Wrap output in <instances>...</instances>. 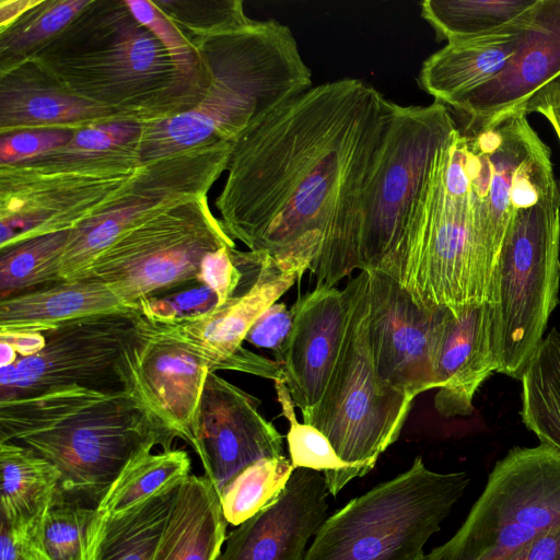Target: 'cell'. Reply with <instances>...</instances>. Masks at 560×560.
I'll list each match as a JSON object with an SVG mask.
<instances>
[{
    "label": "cell",
    "instance_id": "6da1fadb",
    "mask_svg": "<svg viewBox=\"0 0 560 560\" xmlns=\"http://www.w3.org/2000/svg\"><path fill=\"white\" fill-rule=\"evenodd\" d=\"M394 103L345 78L310 88L232 151L228 232L252 252L310 264L315 287L357 269L360 194Z\"/></svg>",
    "mask_w": 560,
    "mask_h": 560
},
{
    "label": "cell",
    "instance_id": "7a4b0ae2",
    "mask_svg": "<svg viewBox=\"0 0 560 560\" xmlns=\"http://www.w3.org/2000/svg\"><path fill=\"white\" fill-rule=\"evenodd\" d=\"M5 441L54 464L62 497L95 506L132 457L158 445L125 390L78 385L0 400V442Z\"/></svg>",
    "mask_w": 560,
    "mask_h": 560
},
{
    "label": "cell",
    "instance_id": "3957f363",
    "mask_svg": "<svg viewBox=\"0 0 560 560\" xmlns=\"http://www.w3.org/2000/svg\"><path fill=\"white\" fill-rule=\"evenodd\" d=\"M312 86L311 69L292 31L275 20L250 21L222 39L219 72L203 103L158 124L148 152L170 154L215 132L236 145L275 110Z\"/></svg>",
    "mask_w": 560,
    "mask_h": 560
},
{
    "label": "cell",
    "instance_id": "277c9868",
    "mask_svg": "<svg viewBox=\"0 0 560 560\" xmlns=\"http://www.w3.org/2000/svg\"><path fill=\"white\" fill-rule=\"evenodd\" d=\"M383 272L422 308H447L456 316L486 301L471 220L466 140L458 127L440 150Z\"/></svg>",
    "mask_w": 560,
    "mask_h": 560
},
{
    "label": "cell",
    "instance_id": "5b68a950",
    "mask_svg": "<svg viewBox=\"0 0 560 560\" xmlns=\"http://www.w3.org/2000/svg\"><path fill=\"white\" fill-rule=\"evenodd\" d=\"M468 485L466 471H433L417 456L327 517L303 560H424V545Z\"/></svg>",
    "mask_w": 560,
    "mask_h": 560
},
{
    "label": "cell",
    "instance_id": "8992f818",
    "mask_svg": "<svg viewBox=\"0 0 560 560\" xmlns=\"http://www.w3.org/2000/svg\"><path fill=\"white\" fill-rule=\"evenodd\" d=\"M560 187L557 182L513 219L492 272L486 301L492 308L498 373L521 380L544 340L559 303Z\"/></svg>",
    "mask_w": 560,
    "mask_h": 560
},
{
    "label": "cell",
    "instance_id": "52a82bcc",
    "mask_svg": "<svg viewBox=\"0 0 560 560\" xmlns=\"http://www.w3.org/2000/svg\"><path fill=\"white\" fill-rule=\"evenodd\" d=\"M349 316L343 341L320 401L302 415L349 465L346 485L370 472L400 435L412 399L377 376L369 339V276L361 270L345 287Z\"/></svg>",
    "mask_w": 560,
    "mask_h": 560
},
{
    "label": "cell",
    "instance_id": "ba28073f",
    "mask_svg": "<svg viewBox=\"0 0 560 560\" xmlns=\"http://www.w3.org/2000/svg\"><path fill=\"white\" fill-rule=\"evenodd\" d=\"M456 129L450 108L442 103H394L360 194L357 269L386 268L440 150Z\"/></svg>",
    "mask_w": 560,
    "mask_h": 560
},
{
    "label": "cell",
    "instance_id": "9c48e42d",
    "mask_svg": "<svg viewBox=\"0 0 560 560\" xmlns=\"http://www.w3.org/2000/svg\"><path fill=\"white\" fill-rule=\"evenodd\" d=\"M462 132L475 243L487 293L516 211L558 180L550 150L529 125L524 108L465 125Z\"/></svg>",
    "mask_w": 560,
    "mask_h": 560
},
{
    "label": "cell",
    "instance_id": "30bf717a",
    "mask_svg": "<svg viewBox=\"0 0 560 560\" xmlns=\"http://www.w3.org/2000/svg\"><path fill=\"white\" fill-rule=\"evenodd\" d=\"M560 527V452L540 443L513 447L458 530L424 560H510Z\"/></svg>",
    "mask_w": 560,
    "mask_h": 560
},
{
    "label": "cell",
    "instance_id": "8fae6325",
    "mask_svg": "<svg viewBox=\"0 0 560 560\" xmlns=\"http://www.w3.org/2000/svg\"><path fill=\"white\" fill-rule=\"evenodd\" d=\"M306 270H310V264L305 261L276 259L262 253L249 283L243 285L242 281L236 293L213 310L168 323H152L138 315L137 324L144 331L185 348L206 362L211 372L233 370L273 382L284 381L283 370L277 361L258 355L242 345L260 315Z\"/></svg>",
    "mask_w": 560,
    "mask_h": 560
},
{
    "label": "cell",
    "instance_id": "7c38bea8",
    "mask_svg": "<svg viewBox=\"0 0 560 560\" xmlns=\"http://www.w3.org/2000/svg\"><path fill=\"white\" fill-rule=\"evenodd\" d=\"M223 246L234 247V244L211 223L152 221L115 242L81 278L103 281L137 312L140 301L198 281L203 257Z\"/></svg>",
    "mask_w": 560,
    "mask_h": 560
},
{
    "label": "cell",
    "instance_id": "4fadbf2b",
    "mask_svg": "<svg viewBox=\"0 0 560 560\" xmlns=\"http://www.w3.org/2000/svg\"><path fill=\"white\" fill-rule=\"evenodd\" d=\"M139 314L78 318L43 331L45 346L0 368V400L36 396L69 385L124 390L117 363Z\"/></svg>",
    "mask_w": 560,
    "mask_h": 560
},
{
    "label": "cell",
    "instance_id": "5bb4252c",
    "mask_svg": "<svg viewBox=\"0 0 560 560\" xmlns=\"http://www.w3.org/2000/svg\"><path fill=\"white\" fill-rule=\"evenodd\" d=\"M117 372L162 451L173 450L176 439L195 451L198 408L210 372L206 362L176 342L144 331L136 318Z\"/></svg>",
    "mask_w": 560,
    "mask_h": 560
},
{
    "label": "cell",
    "instance_id": "9a60e30c",
    "mask_svg": "<svg viewBox=\"0 0 560 560\" xmlns=\"http://www.w3.org/2000/svg\"><path fill=\"white\" fill-rule=\"evenodd\" d=\"M369 276V339L377 376L412 400L439 387L438 360L447 308L420 307L392 276Z\"/></svg>",
    "mask_w": 560,
    "mask_h": 560
},
{
    "label": "cell",
    "instance_id": "2e32d148",
    "mask_svg": "<svg viewBox=\"0 0 560 560\" xmlns=\"http://www.w3.org/2000/svg\"><path fill=\"white\" fill-rule=\"evenodd\" d=\"M196 448L219 495L245 468L283 455V436L259 411V400L209 372L197 416Z\"/></svg>",
    "mask_w": 560,
    "mask_h": 560
},
{
    "label": "cell",
    "instance_id": "e0dca14e",
    "mask_svg": "<svg viewBox=\"0 0 560 560\" xmlns=\"http://www.w3.org/2000/svg\"><path fill=\"white\" fill-rule=\"evenodd\" d=\"M328 493L324 474L295 468L272 503L226 536L217 560H303L327 518Z\"/></svg>",
    "mask_w": 560,
    "mask_h": 560
},
{
    "label": "cell",
    "instance_id": "ac0fdd59",
    "mask_svg": "<svg viewBox=\"0 0 560 560\" xmlns=\"http://www.w3.org/2000/svg\"><path fill=\"white\" fill-rule=\"evenodd\" d=\"M293 326L276 358L302 415L322 399L338 358L349 316L345 289L314 287L292 305Z\"/></svg>",
    "mask_w": 560,
    "mask_h": 560
},
{
    "label": "cell",
    "instance_id": "d6986e66",
    "mask_svg": "<svg viewBox=\"0 0 560 560\" xmlns=\"http://www.w3.org/2000/svg\"><path fill=\"white\" fill-rule=\"evenodd\" d=\"M529 12L522 44L505 68L448 106L466 117V125L524 108L560 75V0H536Z\"/></svg>",
    "mask_w": 560,
    "mask_h": 560
},
{
    "label": "cell",
    "instance_id": "ffe728a7",
    "mask_svg": "<svg viewBox=\"0 0 560 560\" xmlns=\"http://www.w3.org/2000/svg\"><path fill=\"white\" fill-rule=\"evenodd\" d=\"M498 371L489 302L447 312L438 360L435 410L445 418L469 416L480 385Z\"/></svg>",
    "mask_w": 560,
    "mask_h": 560
},
{
    "label": "cell",
    "instance_id": "44dd1931",
    "mask_svg": "<svg viewBox=\"0 0 560 560\" xmlns=\"http://www.w3.org/2000/svg\"><path fill=\"white\" fill-rule=\"evenodd\" d=\"M530 8L501 27L448 42L430 55L419 72L420 88L435 102L448 107L457 98L494 78L520 48L529 22Z\"/></svg>",
    "mask_w": 560,
    "mask_h": 560
},
{
    "label": "cell",
    "instance_id": "7402d4cb",
    "mask_svg": "<svg viewBox=\"0 0 560 560\" xmlns=\"http://www.w3.org/2000/svg\"><path fill=\"white\" fill-rule=\"evenodd\" d=\"M139 314L103 281L83 277L0 299V332H43L69 320Z\"/></svg>",
    "mask_w": 560,
    "mask_h": 560
},
{
    "label": "cell",
    "instance_id": "603a6c76",
    "mask_svg": "<svg viewBox=\"0 0 560 560\" xmlns=\"http://www.w3.org/2000/svg\"><path fill=\"white\" fill-rule=\"evenodd\" d=\"M218 491L203 476H187L152 560H217L226 538Z\"/></svg>",
    "mask_w": 560,
    "mask_h": 560
},
{
    "label": "cell",
    "instance_id": "cb8c5ba5",
    "mask_svg": "<svg viewBox=\"0 0 560 560\" xmlns=\"http://www.w3.org/2000/svg\"><path fill=\"white\" fill-rule=\"evenodd\" d=\"M0 514L19 534L34 540L40 523L60 494V472L22 444L0 442Z\"/></svg>",
    "mask_w": 560,
    "mask_h": 560
},
{
    "label": "cell",
    "instance_id": "d4e9b609",
    "mask_svg": "<svg viewBox=\"0 0 560 560\" xmlns=\"http://www.w3.org/2000/svg\"><path fill=\"white\" fill-rule=\"evenodd\" d=\"M184 479L121 513L103 516L92 560H152Z\"/></svg>",
    "mask_w": 560,
    "mask_h": 560
},
{
    "label": "cell",
    "instance_id": "484cf974",
    "mask_svg": "<svg viewBox=\"0 0 560 560\" xmlns=\"http://www.w3.org/2000/svg\"><path fill=\"white\" fill-rule=\"evenodd\" d=\"M520 381L522 422L560 452V331L548 332Z\"/></svg>",
    "mask_w": 560,
    "mask_h": 560
},
{
    "label": "cell",
    "instance_id": "4316f807",
    "mask_svg": "<svg viewBox=\"0 0 560 560\" xmlns=\"http://www.w3.org/2000/svg\"><path fill=\"white\" fill-rule=\"evenodd\" d=\"M151 451L143 450L128 462L97 504L101 516L121 513L189 476L190 458L186 451Z\"/></svg>",
    "mask_w": 560,
    "mask_h": 560
},
{
    "label": "cell",
    "instance_id": "83f0119b",
    "mask_svg": "<svg viewBox=\"0 0 560 560\" xmlns=\"http://www.w3.org/2000/svg\"><path fill=\"white\" fill-rule=\"evenodd\" d=\"M70 232L47 233L1 248L0 299L63 281L60 266Z\"/></svg>",
    "mask_w": 560,
    "mask_h": 560
},
{
    "label": "cell",
    "instance_id": "f1b7e54d",
    "mask_svg": "<svg viewBox=\"0 0 560 560\" xmlns=\"http://www.w3.org/2000/svg\"><path fill=\"white\" fill-rule=\"evenodd\" d=\"M102 521L96 506L58 495L33 544L48 560H92Z\"/></svg>",
    "mask_w": 560,
    "mask_h": 560
},
{
    "label": "cell",
    "instance_id": "f546056e",
    "mask_svg": "<svg viewBox=\"0 0 560 560\" xmlns=\"http://www.w3.org/2000/svg\"><path fill=\"white\" fill-rule=\"evenodd\" d=\"M536 0H425L421 16L438 38L448 42L501 27L527 11Z\"/></svg>",
    "mask_w": 560,
    "mask_h": 560
},
{
    "label": "cell",
    "instance_id": "4dcf8cb0",
    "mask_svg": "<svg viewBox=\"0 0 560 560\" xmlns=\"http://www.w3.org/2000/svg\"><path fill=\"white\" fill-rule=\"evenodd\" d=\"M293 470L284 455L264 458L245 468L219 495L226 523L238 526L272 503Z\"/></svg>",
    "mask_w": 560,
    "mask_h": 560
},
{
    "label": "cell",
    "instance_id": "1f68e13d",
    "mask_svg": "<svg viewBox=\"0 0 560 560\" xmlns=\"http://www.w3.org/2000/svg\"><path fill=\"white\" fill-rule=\"evenodd\" d=\"M278 401L289 422L287 441L293 468H308L324 474L329 493L336 497L346 486L349 465L342 462L328 439L315 427L298 421L294 402L283 381L275 382Z\"/></svg>",
    "mask_w": 560,
    "mask_h": 560
},
{
    "label": "cell",
    "instance_id": "d6a6232c",
    "mask_svg": "<svg viewBox=\"0 0 560 560\" xmlns=\"http://www.w3.org/2000/svg\"><path fill=\"white\" fill-rule=\"evenodd\" d=\"M172 292L140 301L137 312L149 322L168 323L201 315L219 305L217 294L199 281Z\"/></svg>",
    "mask_w": 560,
    "mask_h": 560
},
{
    "label": "cell",
    "instance_id": "836d02e7",
    "mask_svg": "<svg viewBox=\"0 0 560 560\" xmlns=\"http://www.w3.org/2000/svg\"><path fill=\"white\" fill-rule=\"evenodd\" d=\"M126 5L135 19L160 39L176 68L190 73L197 62L195 52L168 19L149 1L128 0Z\"/></svg>",
    "mask_w": 560,
    "mask_h": 560
},
{
    "label": "cell",
    "instance_id": "e575fe53",
    "mask_svg": "<svg viewBox=\"0 0 560 560\" xmlns=\"http://www.w3.org/2000/svg\"><path fill=\"white\" fill-rule=\"evenodd\" d=\"M96 108L85 102L67 96L39 93L16 98L11 104V118L26 121H63L79 118Z\"/></svg>",
    "mask_w": 560,
    "mask_h": 560
},
{
    "label": "cell",
    "instance_id": "d590c367",
    "mask_svg": "<svg viewBox=\"0 0 560 560\" xmlns=\"http://www.w3.org/2000/svg\"><path fill=\"white\" fill-rule=\"evenodd\" d=\"M234 247L223 246L208 253L200 265L197 280L211 289L219 299V305L233 296L243 279L232 252Z\"/></svg>",
    "mask_w": 560,
    "mask_h": 560
},
{
    "label": "cell",
    "instance_id": "8d00e7d4",
    "mask_svg": "<svg viewBox=\"0 0 560 560\" xmlns=\"http://www.w3.org/2000/svg\"><path fill=\"white\" fill-rule=\"evenodd\" d=\"M293 326V315L284 303H275L252 326L245 341L269 349L277 358L283 350Z\"/></svg>",
    "mask_w": 560,
    "mask_h": 560
},
{
    "label": "cell",
    "instance_id": "74e56055",
    "mask_svg": "<svg viewBox=\"0 0 560 560\" xmlns=\"http://www.w3.org/2000/svg\"><path fill=\"white\" fill-rule=\"evenodd\" d=\"M71 135L61 130L25 131L2 138V163L15 162L67 143Z\"/></svg>",
    "mask_w": 560,
    "mask_h": 560
},
{
    "label": "cell",
    "instance_id": "f35d334b",
    "mask_svg": "<svg viewBox=\"0 0 560 560\" xmlns=\"http://www.w3.org/2000/svg\"><path fill=\"white\" fill-rule=\"evenodd\" d=\"M115 61L121 73L147 74L155 70L160 55L152 38L144 33H133L118 44Z\"/></svg>",
    "mask_w": 560,
    "mask_h": 560
},
{
    "label": "cell",
    "instance_id": "ab89813d",
    "mask_svg": "<svg viewBox=\"0 0 560 560\" xmlns=\"http://www.w3.org/2000/svg\"><path fill=\"white\" fill-rule=\"evenodd\" d=\"M86 1L57 2L40 18L32 23L22 33L19 44L37 43L63 27L79 11L86 5Z\"/></svg>",
    "mask_w": 560,
    "mask_h": 560
},
{
    "label": "cell",
    "instance_id": "60d3db41",
    "mask_svg": "<svg viewBox=\"0 0 560 560\" xmlns=\"http://www.w3.org/2000/svg\"><path fill=\"white\" fill-rule=\"evenodd\" d=\"M138 126L116 122L88 128L73 138V148L80 151H101L124 143L136 136Z\"/></svg>",
    "mask_w": 560,
    "mask_h": 560
},
{
    "label": "cell",
    "instance_id": "b9f144b4",
    "mask_svg": "<svg viewBox=\"0 0 560 560\" xmlns=\"http://www.w3.org/2000/svg\"><path fill=\"white\" fill-rule=\"evenodd\" d=\"M524 109L527 114L536 112L545 116L560 141V75L539 90Z\"/></svg>",
    "mask_w": 560,
    "mask_h": 560
},
{
    "label": "cell",
    "instance_id": "7bdbcfd3",
    "mask_svg": "<svg viewBox=\"0 0 560 560\" xmlns=\"http://www.w3.org/2000/svg\"><path fill=\"white\" fill-rule=\"evenodd\" d=\"M0 518L1 560H35L36 547L33 541L19 534L3 517Z\"/></svg>",
    "mask_w": 560,
    "mask_h": 560
},
{
    "label": "cell",
    "instance_id": "ee69618b",
    "mask_svg": "<svg viewBox=\"0 0 560 560\" xmlns=\"http://www.w3.org/2000/svg\"><path fill=\"white\" fill-rule=\"evenodd\" d=\"M0 340L10 343L19 357H30L37 353L46 342L44 332H0Z\"/></svg>",
    "mask_w": 560,
    "mask_h": 560
},
{
    "label": "cell",
    "instance_id": "f6af8a7d",
    "mask_svg": "<svg viewBox=\"0 0 560 560\" xmlns=\"http://www.w3.org/2000/svg\"><path fill=\"white\" fill-rule=\"evenodd\" d=\"M18 358L15 349L10 343L0 340V368L11 365Z\"/></svg>",
    "mask_w": 560,
    "mask_h": 560
},
{
    "label": "cell",
    "instance_id": "bcb514c9",
    "mask_svg": "<svg viewBox=\"0 0 560 560\" xmlns=\"http://www.w3.org/2000/svg\"><path fill=\"white\" fill-rule=\"evenodd\" d=\"M28 4H34L32 2H9L8 8L2 7L1 8V18H2V24H4L5 20L13 19L16 14H19L22 10L25 9Z\"/></svg>",
    "mask_w": 560,
    "mask_h": 560
},
{
    "label": "cell",
    "instance_id": "7dc6e473",
    "mask_svg": "<svg viewBox=\"0 0 560 560\" xmlns=\"http://www.w3.org/2000/svg\"><path fill=\"white\" fill-rule=\"evenodd\" d=\"M35 560H48L37 548Z\"/></svg>",
    "mask_w": 560,
    "mask_h": 560
}]
</instances>
